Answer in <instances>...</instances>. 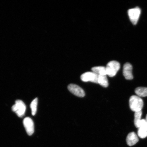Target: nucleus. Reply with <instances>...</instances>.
Segmentation results:
<instances>
[{
    "mask_svg": "<svg viewBox=\"0 0 147 147\" xmlns=\"http://www.w3.org/2000/svg\"><path fill=\"white\" fill-rule=\"evenodd\" d=\"M38 100L36 98L33 100L30 104V108L32 110V115H34L36 114L37 111V107Z\"/></svg>",
    "mask_w": 147,
    "mask_h": 147,
    "instance_id": "15",
    "label": "nucleus"
},
{
    "mask_svg": "<svg viewBox=\"0 0 147 147\" xmlns=\"http://www.w3.org/2000/svg\"><path fill=\"white\" fill-rule=\"evenodd\" d=\"M23 123L28 135H32L34 132V123L32 119L29 117H26L24 119Z\"/></svg>",
    "mask_w": 147,
    "mask_h": 147,
    "instance_id": "7",
    "label": "nucleus"
},
{
    "mask_svg": "<svg viewBox=\"0 0 147 147\" xmlns=\"http://www.w3.org/2000/svg\"><path fill=\"white\" fill-rule=\"evenodd\" d=\"M135 92L139 97L147 96V88L138 87L136 88Z\"/></svg>",
    "mask_w": 147,
    "mask_h": 147,
    "instance_id": "13",
    "label": "nucleus"
},
{
    "mask_svg": "<svg viewBox=\"0 0 147 147\" xmlns=\"http://www.w3.org/2000/svg\"><path fill=\"white\" fill-rule=\"evenodd\" d=\"M12 110L18 117H22L24 115L26 106L22 101L17 100L16 101L15 104L12 106Z\"/></svg>",
    "mask_w": 147,
    "mask_h": 147,
    "instance_id": "3",
    "label": "nucleus"
},
{
    "mask_svg": "<svg viewBox=\"0 0 147 147\" xmlns=\"http://www.w3.org/2000/svg\"><path fill=\"white\" fill-rule=\"evenodd\" d=\"M92 71L98 75H107L106 68L102 66L93 67L92 68Z\"/></svg>",
    "mask_w": 147,
    "mask_h": 147,
    "instance_id": "11",
    "label": "nucleus"
},
{
    "mask_svg": "<svg viewBox=\"0 0 147 147\" xmlns=\"http://www.w3.org/2000/svg\"><path fill=\"white\" fill-rule=\"evenodd\" d=\"M133 67L129 63H126L124 65L123 69V74L127 80H131L133 78L132 73Z\"/></svg>",
    "mask_w": 147,
    "mask_h": 147,
    "instance_id": "8",
    "label": "nucleus"
},
{
    "mask_svg": "<svg viewBox=\"0 0 147 147\" xmlns=\"http://www.w3.org/2000/svg\"><path fill=\"white\" fill-rule=\"evenodd\" d=\"M107 75L110 77L115 76L120 68V64L116 61L108 62L106 67Z\"/></svg>",
    "mask_w": 147,
    "mask_h": 147,
    "instance_id": "2",
    "label": "nucleus"
},
{
    "mask_svg": "<svg viewBox=\"0 0 147 147\" xmlns=\"http://www.w3.org/2000/svg\"><path fill=\"white\" fill-rule=\"evenodd\" d=\"M98 75L93 71H89L84 74L81 76L82 81L85 82H91L98 84Z\"/></svg>",
    "mask_w": 147,
    "mask_h": 147,
    "instance_id": "5",
    "label": "nucleus"
},
{
    "mask_svg": "<svg viewBox=\"0 0 147 147\" xmlns=\"http://www.w3.org/2000/svg\"><path fill=\"white\" fill-rule=\"evenodd\" d=\"M67 88L75 96L80 97L85 96V93L84 90L76 84H69Z\"/></svg>",
    "mask_w": 147,
    "mask_h": 147,
    "instance_id": "6",
    "label": "nucleus"
},
{
    "mask_svg": "<svg viewBox=\"0 0 147 147\" xmlns=\"http://www.w3.org/2000/svg\"><path fill=\"white\" fill-rule=\"evenodd\" d=\"M138 135L141 138L144 139L147 137V125L146 124L141 126L138 128Z\"/></svg>",
    "mask_w": 147,
    "mask_h": 147,
    "instance_id": "10",
    "label": "nucleus"
},
{
    "mask_svg": "<svg viewBox=\"0 0 147 147\" xmlns=\"http://www.w3.org/2000/svg\"><path fill=\"white\" fill-rule=\"evenodd\" d=\"M126 141L128 146H132L138 142L139 139L136 134L132 132L128 134L126 138Z\"/></svg>",
    "mask_w": 147,
    "mask_h": 147,
    "instance_id": "9",
    "label": "nucleus"
},
{
    "mask_svg": "<svg viewBox=\"0 0 147 147\" xmlns=\"http://www.w3.org/2000/svg\"><path fill=\"white\" fill-rule=\"evenodd\" d=\"M129 105L132 111L136 112L142 111L144 103L140 97L134 95L130 97Z\"/></svg>",
    "mask_w": 147,
    "mask_h": 147,
    "instance_id": "1",
    "label": "nucleus"
},
{
    "mask_svg": "<svg viewBox=\"0 0 147 147\" xmlns=\"http://www.w3.org/2000/svg\"><path fill=\"white\" fill-rule=\"evenodd\" d=\"M98 84L102 87H107L109 83L107 75H98Z\"/></svg>",
    "mask_w": 147,
    "mask_h": 147,
    "instance_id": "12",
    "label": "nucleus"
},
{
    "mask_svg": "<svg viewBox=\"0 0 147 147\" xmlns=\"http://www.w3.org/2000/svg\"><path fill=\"white\" fill-rule=\"evenodd\" d=\"M145 120H146V124H147V114L146 115V119H145Z\"/></svg>",
    "mask_w": 147,
    "mask_h": 147,
    "instance_id": "16",
    "label": "nucleus"
},
{
    "mask_svg": "<svg viewBox=\"0 0 147 147\" xmlns=\"http://www.w3.org/2000/svg\"><path fill=\"white\" fill-rule=\"evenodd\" d=\"M142 115V111L135 112L134 115V123L137 128H139L140 123L141 120V117Z\"/></svg>",
    "mask_w": 147,
    "mask_h": 147,
    "instance_id": "14",
    "label": "nucleus"
},
{
    "mask_svg": "<svg viewBox=\"0 0 147 147\" xmlns=\"http://www.w3.org/2000/svg\"><path fill=\"white\" fill-rule=\"evenodd\" d=\"M141 11L139 7L129 9L128 11V15L130 21L133 25L137 24L140 16Z\"/></svg>",
    "mask_w": 147,
    "mask_h": 147,
    "instance_id": "4",
    "label": "nucleus"
}]
</instances>
